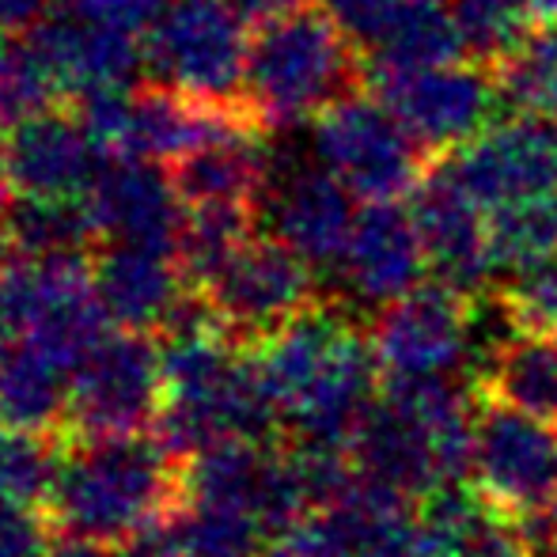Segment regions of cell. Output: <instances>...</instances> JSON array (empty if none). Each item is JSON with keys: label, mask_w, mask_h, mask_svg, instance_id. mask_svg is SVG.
<instances>
[{"label": "cell", "mask_w": 557, "mask_h": 557, "mask_svg": "<svg viewBox=\"0 0 557 557\" xmlns=\"http://www.w3.org/2000/svg\"><path fill=\"white\" fill-rule=\"evenodd\" d=\"M474 296L429 281L398 300L375 308L372 345L383 380L406 375H447L467 360V331Z\"/></svg>", "instance_id": "obj_11"}, {"label": "cell", "mask_w": 557, "mask_h": 557, "mask_svg": "<svg viewBox=\"0 0 557 557\" xmlns=\"http://www.w3.org/2000/svg\"><path fill=\"white\" fill-rule=\"evenodd\" d=\"M163 403L160 342L145 331H111L107 342L73 372L65 441H103L152 429Z\"/></svg>", "instance_id": "obj_8"}, {"label": "cell", "mask_w": 557, "mask_h": 557, "mask_svg": "<svg viewBox=\"0 0 557 557\" xmlns=\"http://www.w3.org/2000/svg\"><path fill=\"white\" fill-rule=\"evenodd\" d=\"M349 451L357 459L360 474L380 485H391V490L406 493L413 500H421L429 490H436L444 482L433 433L413 413L391 403L383 395V387L372 410L360 421Z\"/></svg>", "instance_id": "obj_19"}, {"label": "cell", "mask_w": 557, "mask_h": 557, "mask_svg": "<svg viewBox=\"0 0 557 557\" xmlns=\"http://www.w3.org/2000/svg\"><path fill=\"white\" fill-rule=\"evenodd\" d=\"M500 296L512 308L523 334H550L557 337V258L531 273H520L508 285H497Z\"/></svg>", "instance_id": "obj_31"}, {"label": "cell", "mask_w": 557, "mask_h": 557, "mask_svg": "<svg viewBox=\"0 0 557 557\" xmlns=\"http://www.w3.org/2000/svg\"><path fill=\"white\" fill-rule=\"evenodd\" d=\"M46 557H122V550H114V543H99V539H73V535H58L50 543Z\"/></svg>", "instance_id": "obj_39"}, {"label": "cell", "mask_w": 557, "mask_h": 557, "mask_svg": "<svg viewBox=\"0 0 557 557\" xmlns=\"http://www.w3.org/2000/svg\"><path fill=\"white\" fill-rule=\"evenodd\" d=\"M250 352L293 441L349 447L380 398L383 372L372 334L360 331L337 296L311 304Z\"/></svg>", "instance_id": "obj_1"}, {"label": "cell", "mask_w": 557, "mask_h": 557, "mask_svg": "<svg viewBox=\"0 0 557 557\" xmlns=\"http://www.w3.org/2000/svg\"><path fill=\"white\" fill-rule=\"evenodd\" d=\"M334 273L345 296L364 308H383L418 288L429 273V258L410 209H403V201H368Z\"/></svg>", "instance_id": "obj_16"}, {"label": "cell", "mask_w": 557, "mask_h": 557, "mask_svg": "<svg viewBox=\"0 0 557 557\" xmlns=\"http://www.w3.org/2000/svg\"><path fill=\"white\" fill-rule=\"evenodd\" d=\"M175 520L194 557H262L270 546V535L247 508L183 505Z\"/></svg>", "instance_id": "obj_29"}, {"label": "cell", "mask_w": 557, "mask_h": 557, "mask_svg": "<svg viewBox=\"0 0 557 557\" xmlns=\"http://www.w3.org/2000/svg\"><path fill=\"white\" fill-rule=\"evenodd\" d=\"M53 0H0V38L30 30Z\"/></svg>", "instance_id": "obj_38"}, {"label": "cell", "mask_w": 557, "mask_h": 557, "mask_svg": "<svg viewBox=\"0 0 557 557\" xmlns=\"http://www.w3.org/2000/svg\"><path fill=\"white\" fill-rule=\"evenodd\" d=\"M61 462H65L61 433H35V429H15L0 421V493L4 497L46 512Z\"/></svg>", "instance_id": "obj_27"}, {"label": "cell", "mask_w": 557, "mask_h": 557, "mask_svg": "<svg viewBox=\"0 0 557 557\" xmlns=\"http://www.w3.org/2000/svg\"><path fill=\"white\" fill-rule=\"evenodd\" d=\"M4 349H8V337L0 334V360H4Z\"/></svg>", "instance_id": "obj_42"}, {"label": "cell", "mask_w": 557, "mask_h": 557, "mask_svg": "<svg viewBox=\"0 0 557 557\" xmlns=\"http://www.w3.org/2000/svg\"><path fill=\"white\" fill-rule=\"evenodd\" d=\"M262 557H352L345 539L337 535V528L326 520L323 512L308 516L296 528L281 531L277 539H270Z\"/></svg>", "instance_id": "obj_34"}, {"label": "cell", "mask_w": 557, "mask_h": 557, "mask_svg": "<svg viewBox=\"0 0 557 557\" xmlns=\"http://www.w3.org/2000/svg\"><path fill=\"white\" fill-rule=\"evenodd\" d=\"M247 23L224 0H168L145 30L152 81L216 103H243Z\"/></svg>", "instance_id": "obj_5"}, {"label": "cell", "mask_w": 557, "mask_h": 557, "mask_svg": "<svg viewBox=\"0 0 557 557\" xmlns=\"http://www.w3.org/2000/svg\"><path fill=\"white\" fill-rule=\"evenodd\" d=\"M493 273L520 277L557 258V206L554 198L512 201L490 216Z\"/></svg>", "instance_id": "obj_25"}, {"label": "cell", "mask_w": 557, "mask_h": 557, "mask_svg": "<svg viewBox=\"0 0 557 557\" xmlns=\"http://www.w3.org/2000/svg\"><path fill=\"white\" fill-rule=\"evenodd\" d=\"M73 372L27 342H8L0 360V421L35 433H61Z\"/></svg>", "instance_id": "obj_23"}, {"label": "cell", "mask_w": 557, "mask_h": 557, "mask_svg": "<svg viewBox=\"0 0 557 557\" xmlns=\"http://www.w3.org/2000/svg\"><path fill=\"white\" fill-rule=\"evenodd\" d=\"M103 235L84 198H27L12 201L0 221V258H96Z\"/></svg>", "instance_id": "obj_21"}, {"label": "cell", "mask_w": 557, "mask_h": 557, "mask_svg": "<svg viewBox=\"0 0 557 557\" xmlns=\"http://www.w3.org/2000/svg\"><path fill=\"white\" fill-rule=\"evenodd\" d=\"M258 224H262V209L258 206H239V201L186 206L175 243V258L186 285L206 288L213 281V273L255 235Z\"/></svg>", "instance_id": "obj_24"}, {"label": "cell", "mask_w": 557, "mask_h": 557, "mask_svg": "<svg viewBox=\"0 0 557 557\" xmlns=\"http://www.w3.org/2000/svg\"><path fill=\"white\" fill-rule=\"evenodd\" d=\"M315 273V265L277 235H250L201 293L213 304L227 342L250 352L288 319L323 300Z\"/></svg>", "instance_id": "obj_6"}, {"label": "cell", "mask_w": 557, "mask_h": 557, "mask_svg": "<svg viewBox=\"0 0 557 557\" xmlns=\"http://www.w3.org/2000/svg\"><path fill=\"white\" fill-rule=\"evenodd\" d=\"M444 4L462 38L467 61L482 65L485 73H493L535 30L516 0H444Z\"/></svg>", "instance_id": "obj_28"}, {"label": "cell", "mask_w": 557, "mask_h": 557, "mask_svg": "<svg viewBox=\"0 0 557 557\" xmlns=\"http://www.w3.org/2000/svg\"><path fill=\"white\" fill-rule=\"evenodd\" d=\"M122 557H194V554L186 546L183 531H178L175 516H163V520H152L140 531H133L122 543Z\"/></svg>", "instance_id": "obj_35"}, {"label": "cell", "mask_w": 557, "mask_h": 557, "mask_svg": "<svg viewBox=\"0 0 557 557\" xmlns=\"http://www.w3.org/2000/svg\"><path fill=\"white\" fill-rule=\"evenodd\" d=\"M58 96L65 91L38 46L30 38L27 42H15L12 35L0 38V125L12 129L23 117L50 111Z\"/></svg>", "instance_id": "obj_30"}, {"label": "cell", "mask_w": 557, "mask_h": 557, "mask_svg": "<svg viewBox=\"0 0 557 557\" xmlns=\"http://www.w3.org/2000/svg\"><path fill=\"white\" fill-rule=\"evenodd\" d=\"M183 508V462L156 436L65 441L58 485L46 505L53 535L125 543L145 523Z\"/></svg>", "instance_id": "obj_2"}, {"label": "cell", "mask_w": 557, "mask_h": 557, "mask_svg": "<svg viewBox=\"0 0 557 557\" xmlns=\"http://www.w3.org/2000/svg\"><path fill=\"white\" fill-rule=\"evenodd\" d=\"M357 194L334 175L331 168H300L273 175V186L262 201V224L270 235L304 255L319 273L337 270L345 247L357 227Z\"/></svg>", "instance_id": "obj_15"}, {"label": "cell", "mask_w": 557, "mask_h": 557, "mask_svg": "<svg viewBox=\"0 0 557 557\" xmlns=\"http://www.w3.org/2000/svg\"><path fill=\"white\" fill-rule=\"evenodd\" d=\"M4 152L15 194L27 198H84L111 160L88 122L58 107L15 122Z\"/></svg>", "instance_id": "obj_14"}, {"label": "cell", "mask_w": 557, "mask_h": 557, "mask_svg": "<svg viewBox=\"0 0 557 557\" xmlns=\"http://www.w3.org/2000/svg\"><path fill=\"white\" fill-rule=\"evenodd\" d=\"M30 42L53 69L61 91L73 99L129 88L137 69L145 65V30L99 20L65 0L46 8L42 20L30 27Z\"/></svg>", "instance_id": "obj_12"}, {"label": "cell", "mask_w": 557, "mask_h": 557, "mask_svg": "<svg viewBox=\"0 0 557 557\" xmlns=\"http://www.w3.org/2000/svg\"><path fill=\"white\" fill-rule=\"evenodd\" d=\"M413 0H323V8L334 15V23L352 38L360 53H375L391 38V30L403 23Z\"/></svg>", "instance_id": "obj_32"}, {"label": "cell", "mask_w": 557, "mask_h": 557, "mask_svg": "<svg viewBox=\"0 0 557 557\" xmlns=\"http://www.w3.org/2000/svg\"><path fill=\"white\" fill-rule=\"evenodd\" d=\"M103 243H137V247L175 250L183 227V198L171 175L152 168V160L117 156L99 171L91 190L84 194Z\"/></svg>", "instance_id": "obj_17"}, {"label": "cell", "mask_w": 557, "mask_h": 557, "mask_svg": "<svg viewBox=\"0 0 557 557\" xmlns=\"http://www.w3.org/2000/svg\"><path fill=\"white\" fill-rule=\"evenodd\" d=\"M470 391L557 425V337L516 334L470 380Z\"/></svg>", "instance_id": "obj_22"}, {"label": "cell", "mask_w": 557, "mask_h": 557, "mask_svg": "<svg viewBox=\"0 0 557 557\" xmlns=\"http://www.w3.org/2000/svg\"><path fill=\"white\" fill-rule=\"evenodd\" d=\"M91 277L107 315L125 331L145 334L160 326L163 311L186 288L175 250L137 247V243H103L91 258Z\"/></svg>", "instance_id": "obj_18"}, {"label": "cell", "mask_w": 557, "mask_h": 557, "mask_svg": "<svg viewBox=\"0 0 557 557\" xmlns=\"http://www.w3.org/2000/svg\"><path fill=\"white\" fill-rule=\"evenodd\" d=\"M413 224L425 243L429 273L459 293H482L493 277L490 255V221H482V206L455 178L451 163L436 160L421 178L410 201Z\"/></svg>", "instance_id": "obj_13"}, {"label": "cell", "mask_w": 557, "mask_h": 557, "mask_svg": "<svg viewBox=\"0 0 557 557\" xmlns=\"http://www.w3.org/2000/svg\"><path fill=\"white\" fill-rule=\"evenodd\" d=\"M247 27H265V23L281 20V15L296 12V8L311 4V0H224Z\"/></svg>", "instance_id": "obj_37"}, {"label": "cell", "mask_w": 557, "mask_h": 557, "mask_svg": "<svg viewBox=\"0 0 557 557\" xmlns=\"http://www.w3.org/2000/svg\"><path fill=\"white\" fill-rule=\"evenodd\" d=\"M474 490L512 520L557 512V425L470 391Z\"/></svg>", "instance_id": "obj_7"}, {"label": "cell", "mask_w": 557, "mask_h": 557, "mask_svg": "<svg viewBox=\"0 0 557 557\" xmlns=\"http://www.w3.org/2000/svg\"><path fill=\"white\" fill-rule=\"evenodd\" d=\"M368 88L364 53L326 8H296L250 38L243 107L265 133L315 122L326 107Z\"/></svg>", "instance_id": "obj_3"}, {"label": "cell", "mask_w": 557, "mask_h": 557, "mask_svg": "<svg viewBox=\"0 0 557 557\" xmlns=\"http://www.w3.org/2000/svg\"><path fill=\"white\" fill-rule=\"evenodd\" d=\"M265 133H232V137L209 140L194 152L178 156L171 168L183 206H206V201H239V206L262 209L273 186L270 152L262 145Z\"/></svg>", "instance_id": "obj_20"}, {"label": "cell", "mask_w": 557, "mask_h": 557, "mask_svg": "<svg viewBox=\"0 0 557 557\" xmlns=\"http://www.w3.org/2000/svg\"><path fill=\"white\" fill-rule=\"evenodd\" d=\"M523 15L531 20V27H557V0H516Z\"/></svg>", "instance_id": "obj_40"}, {"label": "cell", "mask_w": 557, "mask_h": 557, "mask_svg": "<svg viewBox=\"0 0 557 557\" xmlns=\"http://www.w3.org/2000/svg\"><path fill=\"white\" fill-rule=\"evenodd\" d=\"M12 194H15V183H12V175H8V152H4V140H0V221H4L8 209H12Z\"/></svg>", "instance_id": "obj_41"}, {"label": "cell", "mask_w": 557, "mask_h": 557, "mask_svg": "<svg viewBox=\"0 0 557 557\" xmlns=\"http://www.w3.org/2000/svg\"><path fill=\"white\" fill-rule=\"evenodd\" d=\"M50 535L53 528L42 508L20 505L0 493V557H46Z\"/></svg>", "instance_id": "obj_33"}, {"label": "cell", "mask_w": 557, "mask_h": 557, "mask_svg": "<svg viewBox=\"0 0 557 557\" xmlns=\"http://www.w3.org/2000/svg\"><path fill=\"white\" fill-rule=\"evenodd\" d=\"M65 4L81 8L88 15H99V20H111V23H122V27H133V30H148V23L156 20L168 0H65Z\"/></svg>", "instance_id": "obj_36"}, {"label": "cell", "mask_w": 557, "mask_h": 557, "mask_svg": "<svg viewBox=\"0 0 557 557\" xmlns=\"http://www.w3.org/2000/svg\"><path fill=\"white\" fill-rule=\"evenodd\" d=\"M311 125L319 163H326L364 206L413 198L436 163L403 117L368 88L337 99Z\"/></svg>", "instance_id": "obj_4"}, {"label": "cell", "mask_w": 557, "mask_h": 557, "mask_svg": "<svg viewBox=\"0 0 557 557\" xmlns=\"http://www.w3.org/2000/svg\"><path fill=\"white\" fill-rule=\"evenodd\" d=\"M368 91L391 107L429 156L444 160L470 137L497 122L500 91L493 73L474 61H447L429 69L368 73Z\"/></svg>", "instance_id": "obj_9"}, {"label": "cell", "mask_w": 557, "mask_h": 557, "mask_svg": "<svg viewBox=\"0 0 557 557\" xmlns=\"http://www.w3.org/2000/svg\"><path fill=\"white\" fill-rule=\"evenodd\" d=\"M493 84L508 114L557 117V27H535L497 69Z\"/></svg>", "instance_id": "obj_26"}, {"label": "cell", "mask_w": 557, "mask_h": 557, "mask_svg": "<svg viewBox=\"0 0 557 557\" xmlns=\"http://www.w3.org/2000/svg\"><path fill=\"white\" fill-rule=\"evenodd\" d=\"M455 178L482 209L535 201L557 194V122L512 114L485 125L447 156Z\"/></svg>", "instance_id": "obj_10"}]
</instances>
